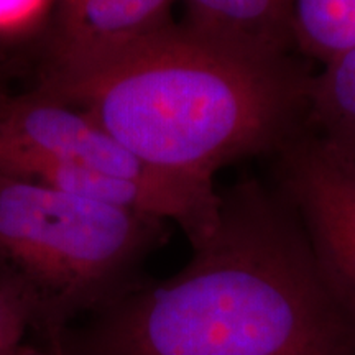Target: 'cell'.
Masks as SVG:
<instances>
[{"label": "cell", "mask_w": 355, "mask_h": 355, "mask_svg": "<svg viewBox=\"0 0 355 355\" xmlns=\"http://www.w3.org/2000/svg\"><path fill=\"white\" fill-rule=\"evenodd\" d=\"M220 198L180 272L141 279L50 355H355V324L279 191L247 180Z\"/></svg>", "instance_id": "1"}, {"label": "cell", "mask_w": 355, "mask_h": 355, "mask_svg": "<svg viewBox=\"0 0 355 355\" xmlns=\"http://www.w3.org/2000/svg\"><path fill=\"white\" fill-rule=\"evenodd\" d=\"M314 74L275 51L168 24L83 63L48 68L38 94L81 110L158 170L214 183L308 128Z\"/></svg>", "instance_id": "2"}, {"label": "cell", "mask_w": 355, "mask_h": 355, "mask_svg": "<svg viewBox=\"0 0 355 355\" xmlns=\"http://www.w3.org/2000/svg\"><path fill=\"white\" fill-rule=\"evenodd\" d=\"M166 239L165 220L0 175V277L19 291L46 354L145 279L141 265Z\"/></svg>", "instance_id": "3"}, {"label": "cell", "mask_w": 355, "mask_h": 355, "mask_svg": "<svg viewBox=\"0 0 355 355\" xmlns=\"http://www.w3.org/2000/svg\"><path fill=\"white\" fill-rule=\"evenodd\" d=\"M278 155V191L296 212L319 272L355 324V162L306 128Z\"/></svg>", "instance_id": "4"}, {"label": "cell", "mask_w": 355, "mask_h": 355, "mask_svg": "<svg viewBox=\"0 0 355 355\" xmlns=\"http://www.w3.org/2000/svg\"><path fill=\"white\" fill-rule=\"evenodd\" d=\"M38 166L83 168L145 183L196 180L148 165L89 115L61 102L42 94L0 101V175L21 178Z\"/></svg>", "instance_id": "5"}, {"label": "cell", "mask_w": 355, "mask_h": 355, "mask_svg": "<svg viewBox=\"0 0 355 355\" xmlns=\"http://www.w3.org/2000/svg\"><path fill=\"white\" fill-rule=\"evenodd\" d=\"M173 0H61L48 68L83 63L171 24Z\"/></svg>", "instance_id": "6"}, {"label": "cell", "mask_w": 355, "mask_h": 355, "mask_svg": "<svg viewBox=\"0 0 355 355\" xmlns=\"http://www.w3.org/2000/svg\"><path fill=\"white\" fill-rule=\"evenodd\" d=\"M184 21L275 51H293L288 35V0H184Z\"/></svg>", "instance_id": "7"}, {"label": "cell", "mask_w": 355, "mask_h": 355, "mask_svg": "<svg viewBox=\"0 0 355 355\" xmlns=\"http://www.w3.org/2000/svg\"><path fill=\"white\" fill-rule=\"evenodd\" d=\"M308 128L355 162V48L313 76Z\"/></svg>", "instance_id": "8"}, {"label": "cell", "mask_w": 355, "mask_h": 355, "mask_svg": "<svg viewBox=\"0 0 355 355\" xmlns=\"http://www.w3.org/2000/svg\"><path fill=\"white\" fill-rule=\"evenodd\" d=\"M293 50L327 64L355 48V0H288Z\"/></svg>", "instance_id": "9"}, {"label": "cell", "mask_w": 355, "mask_h": 355, "mask_svg": "<svg viewBox=\"0 0 355 355\" xmlns=\"http://www.w3.org/2000/svg\"><path fill=\"white\" fill-rule=\"evenodd\" d=\"M28 336L30 319L24 300L0 277V355H25L33 345L26 343Z\"/></svg>", "instance_id": "10"}, {"label": "cell", "mask_w": 355, "mask_h": 355, "mask_svg": "<svg viewBox=\"0 0 355 355\" xmlns=\"http://www.w3.org/2000/svg\"><path fill=\"white\" fill-rule=\"evenodd\" d=\"M51 0H0V33H19L37 24Z\"/></svg>", "instance_id": "11"}, {"label": "cell", "mask_w": 355, "mask_h": 355, "mask_svg": "<svg viewBox=\"0 0 355 355\" xmlns=\"http://www.w3.org/2000/svg\"><path fill=\"white\" fill-rule=\"evenodd\" d=\"M32 344H33V343H32ZM25 355H48V354H46V352H43V350H42V349H38V347H37V345H35V344H33V345H32V349H30V350H28V352H26Z\"/></svg>", "instance_id": "12"}]
</instances>
